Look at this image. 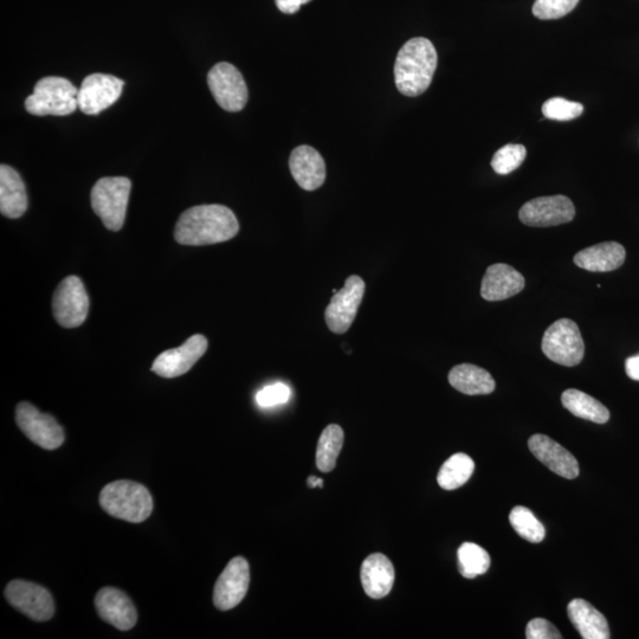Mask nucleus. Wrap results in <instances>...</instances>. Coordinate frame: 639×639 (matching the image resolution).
Wrapping results in <instances>:
<instances>
[{
    "instance_id": "5701e85b",
    "label": "nucleus",
    "mask_w": 639,
    "mask_h": 639,
    "mask_svg": "<svg viewBox=\"0 0 639 639\" xmlns=\"http://www.w3.org/2000/svg\"><path fill=\"white\" fill-rule=\"evenodd\" d=\"M568 618L584 639H609L610 629L603 613L584 599H573L567 606Z\"/></svg>"
},
{
    "instance_id": "39448f33",
    "label": "nucleus",
    "mask_w": 639,
    "mask_h": 639,
    "mask_svg": "<svg viewBox=\"0 0 639 639\" xmlns=\"http://www.w3.org/2000/svg\"><path fill=\"white\" fill-rule=\"evenodd\" d=\"M132 183L126 177L101 178L92 190L93 210L108 230L119 231L125 223Z\"/></svg>"
},
{
    "instance_id": "a878e982",
    "label": "nucleus",
    "mask_w": 639,
    "mask_h": 639,
    "mask_svg": "<svg viewBox=\"0 0 639 639\" xmlns=\"http://www.w3.org/2000/svg\"><path fill=\"white\" fill-rule=\"evenodd\" d=\"M475 462L467 454L458 453L444 462L440 473L437 475V482L444 490H455L466 484L473 476Z\"/></svg>"
},
{
    "instance_id": "9d476101",
    "label": "nucleus",
    "mask_w": 639,
    "mask_h": 639,
    "mask_svg": "<svg viewBox=\"0 0 639 639\" xmlns=\"http://www.w3.org/2000/svg\"><path fill=\"white\" fill-rule=\"evenodd\" d=\"M16 421L24 435L45 450H55L64 443V431L53 416L42 413L30 403H19Z\"/></svg>"
},
{
    "instance_id": "f3484780",
    "label": "nucleus",
    "mask_w": 639,
    "mask_h": 639,
    "mask_svg": "<svg viewBox=\"0 0 639 639\" xmlns=\"http://www.w3.org/2000/svg\"><path fill=\"white\" fill-rule=\"evenodd\" d=\"M529 450L541 463L552 470L554 474L567 480L576 479L579 475V464L570 451L552 438L545 435H534L528 441Z\"/></svg>"
},
{
    "instance_id": "2f4dec72",
    "label": "nucleus",
    "mask_w": 639,
    "mask_h": 639,
    "mask_svg": "<svg viewBox=\"0 0 639 639\" xmlns=\"http://www.w3.org/2000/svg\"><path fill=\"white\" fill-rule=\"evenodd\" d=\"M579 0H535L533 5V15L542 21L563 18L570 14Z\"/></svg>"
},
{
    "instance_id": "2eb2a0df",
    "label": "nucleus",
    "mask_w": 639,
    "mask_h": 639,
    "mask_svg": "<svg viewBox=\"0 0 639 639\" xmlns=\"http://www.w3.org/2000/svg\"><path fill=\"white\" fill-rule=\"evenodd\" d=\"M208 350L204 335H193L180 347L161 353L152 365V371L163 378H177L189 372Z\"/></svg>"
},
{
    "instance_id": "1a4fd4ad",
    "label": "nucleus",
    "mask_w": 639,
    "mask_h": 639,
    "mask_svg": "<svg viewBox=\"0 0 639 639\" xmlns=\"http://www.w3.org/2000/svg\"><path fill=\"white\" fill-rule=\"evenodd\" d=\"M365 282L360 276L352 275L345 287L335 293L325 312L326 324L331 332L344 334L351 328L365 295Z\"/></svg>"
},
{
    "instance_id": "f704fd0d",
    "label": "nucleus",
    "mask_w": 639,
    "mask_h": 639,
    "mask_svg": "<svg viewBox=\"0 0 639 639\" xmlns=\"http://www.w3.org/2000/svg\"><path fill=\"white\" fill-rule=\"evenodd\" d=\"M311 2V0H275L277 9L283 14L294 15L298 12L302 5Z\"/></svg>"
},
{
    "instance_id": "4be33fe9",
    "label": "nucleus",
    "mask_w": 639,
    "mask_h": 639,
    "mask_svg": "<svg viewBox=\"0 0 639 639\" xmlns=\"http://www.w3.org/2000/svg\"><path fill=\"white\" fill-rule=\"evenodd\" d=\"M28 209V196L19 173L8 165L0 166V212L11 219L22 217Z\"/></svg>"
},
{
    "instance_id": "9b49d317",
    "label": "nucleus",
    "mask_w": 639,
    "mask_h": 639,
    "mask_svg": "<svg viewBox=\"0 0 639 639\" xmlns=\"http://www.w3.org/2000/svg\"><path fill=\"white\" fill-rule=\"evenodd\" d=\"M5 597L15 609L36 622H47L54 616L53 596L41 585L14 580L6 586Z\"/></svg>"
},
{
    "instance_id": "f8f14e48",
    "label": "nucleus",
    "mask_w": 639,
    "mask_h": 639,
    "mask_svg": "<svg viewBox=\"0 0 639 639\" xmlns=\"http://www.w3.org/2000/svg\"><path fill=\"white\" fill-rule=\"evenodd\" d=\"M576 216V208L566 196L539 197L522 206L520 221L528 227L548 228L570 223Z\"/></svg>"
},
{
    "instance_id": "20e7f679",
    "label": "nucleus",
    "mask_w": 639,
    "mask_h": 639,
    "mask_svg": "<svg viewBox=\"0 0 639 639\" xmlns=\"http://www.w3.org/2000/svg\"><path fill=\"white\" fill-rule=\"evenodd\" d=\"M76 89L62 77L50 76L37 82L34 94L25 100L27 111L36 116H67L79 109Z\"/></svg>"
},
{
    "instance_id": "7c9ffc66",
    "label": "nucleus",
    "mask_w": 639,
    "mask_h": 639,
    "mask_svg": "<svg viewBox=\"0 0 639 639\" xmlns=\"http://www.w3.org/2000/svg\"><path fill=\"white\" fill-rule=\"evenodd\" d=\"M584 112L582 103L572 102L561 98L547 100L542 106L545 118L557 121H568L579 118Z\"/></svg>"
},
{
    "instance_id": "e433bc0d",
    "label": "nucleus",
    "mask_w": 639,
    "mask_h": 639,
    "mask_svg": "<svg viewBox=\"0 0 639 639\" xmlns=\"http://www.w3.org/2000/svg\"><path fill=\"white\" fill-rule=\"evenodd\" d=\"M308 487H311V488H322V487H324V480L319 479V477L309 476Z\"/></svg>"
},
{
    "instance_id": "7ed1b4c3",
    "label": "nucleus",
    "mask_w": 639,
    "mask_h": 639,
    "mask_svg": "<svg viewBox=\"0 0 639 639\" xmlns=\"http://www.w3.org/2000/svg\"><path fill=\"white\" fill-rule=\"evenodd\" d=\"M103 511L116 519L140 524L153 511V499L147 488L133 481H115L107 484L100 494Z\"/></svg>"
},
{
    "instance_id": "c85d7f7f",
    "label": "nucleus",
    "mask_w": 639,
    "mask_h": 639,
    "mask_svg": "<svg viewBox=\"0 0 639 639\" xmlns=\"http://www.w3.org/2000/svg\"><path fill=\"white\" fill-rule=\"evenodd\" d=\"M509 521L514 528V531L520 535L522 539H525L533 544H539L545 539L546 529L541 522L535 518L532 511H529L526 507H515L511 514H509Z\"/></svg>"
},
{
    "instance_id": "f257e3e1",
    "label": "nucleus",
    "mask_w": 639,
    "mask_h": 639,
    "mask_svg": "<svg viewBox=\"0 0 639 639\" xmlns=\"http://www.w3.org/2000/svg\"><path fill=\"white\" fill-rule=\"evenodd\" d=\"M240 231L235 213L227 206L198 205L179 217L174 238L179 244L202 247L232 240Z\"/></svg>"
},
{
    "instance_id": "b1692460",
    "label": "nucleus",
    "mask_w": 639,
    "mask_h": 639,
    "mask_svg": "<svg viewBox=\"0 0 639 639\" xmlns=\"http://www.w3.org/2000/svg\"><path fill=\"white\" fill-rule=\"evenodd\" d=\"M449 383L454 389L468 396L489 395L495 390L492 374L471 364L455 366L449 373Z\"/></svg>"
},
{
    "instance_id": "6e6552de",
    "label": "nucleus",
    "mask_w": 639,
    "mask_h": 639,
    "mask_svg": "<svg viewBox=\"0 0 639 639\" xmlns=\"http://www.w3.org/2000/svg\"><path fill=\"white\" fill-rule=\"evenodd\" d=\"M89 311V298L85 284L80 277L68 276L54 294L53 312L64 328L79 327L86 321Z\"/></svg>"
},
{
    "instance_id": "dca6fc26",
    "label": "nucleus",
    "mask_w": 639,
    "mask_h": 639,
    "mask_svg": "<svg viewBox=\"0 0 639 639\" xmlns=\"http://www.w3.org/2000/svg\"><path fill=\"white\" fill-rule=\"evenodd\" d=\"M95 606L103 621L112 624L116 629L128 631L137 624L138 613L132 600L114 587L100 590L95 598Z\"/></svg>"
},
{
    "instance_id": "6ab92c4d",
    "label": "nucleus",
    "mask_w": 639,
    "mask_h": 639,
    "mask_svg": "<svg viewBox=\"0 0 639 639\" xmlns=\"http://www.w3.org/2000/svg\"><path fill=\"white\" fill-rule=\"evenodd\" d=\"M525 288V277L505 263L490 266L481 284V296L487 301H502L518 295Z\"/></svg>"
},
{
    "instance_id": "ddd939ff",
    "label": "nucleus",
    "mask_w": 639,
    "mask_h": 639,
    "mask_svg": "<svg viewBox=\"0 0 639 639\" xmlns=\"http://www.w3.org/2000/svg\"><path fill=\"white\" fill-rule=\"evenodd\" d=\"M124 87L125 82L113 75H89L77 94L79 109L87 115H98L120 99Z\"/></svg>"
},
{
    "instance_id": "a211bd4d",
    "label": "nucleus",
    "mask_w": 639,
    "mask_h": 639,
    "mask_svg": "<svg viewBox=\"0 0 639 639\" xmlns=\"http://www.w3.org/2000/svg\"><path fill=\"white\" fill-rule=\"evenodd\" d=\"M289 167L295 182L303 190L315 191L325 183V160L311 146L302 145L296 147L290 154Z\"/></svg>"
},
{
    "instance_id": "0eeeda50",
    "label": "nucleus",
    "mask_w": 639,
    "mask_h": 639,
    "mask_svg": "<svg viewBox=\"0 0 639 639\" xmlns=\"http://www.w3.org/2000/svg\"><path fill=\"white\" fill-rule=\"evenodd\" d=\"M208 85L219 107L227 112H241L248 102V87L241 71L228 62L216 64L209 71Z\"/></svg>"
},
{
    "instance_id": "393cba45",
    "label": "nucleus",
    "mask_w": 639,
    "mask_h": 639,
    "mask_svg": "<svg viewBox=\"0 0 639 639\" xmlns=\"http://www.w3.org/2000/svg\"><path fill=\"white\" fill-rule=\"evenodd\" d=\"M561 403L572 415L597 424L609 422L610 412L596 398L579 390H567L561 396Z\"/></svg>"
},
{
    "instance_id": "4468645a",
    "label": "nucleus",
    "mask_w": 639,
    "mask_h": 639,
    "mask_svg": "<svg viewBox=\"0 0 639 639\" xmlns=\"http://www.w3.org/2000/svg\"><path fill=\"white\" fill-rule=\"evenodd\" d=\"M250 584V568L248 561L242 557L230 560L223 573L219 576L213 603L218 610L228 611L236 608L247 595Z\"/></svg>"
},
{
    "instance_id": "473e14b6",
    "label": "nucleus",
    "mask_w": 639,
    "mask_h": 639,
    "mask_svg": "<svg viewBox=\"0 0 639 639\" xmlns=\"http://www.w3.org/2000/svg\"><path fill=\"white\" fill-rule=\"evenodd\" d=\"M292 395L289 386L283 383H276L264 387L257 393V404L261 408H273V406L286 404Z\"/></svg>"
},
{
    "instance_id": "c756f323",
    "label": "nucleus",
    "mask_w": 639,
    "mask_h": 639,
    "mask_svg": "<svg viewBox=\"0 0 639 639\" xmlns=\"http://www.w3.org/2000/svg\"><path fill=\"white\" fill-rule=\"evenodd\" d=\"M527 151L526 147L522 145H506L500 148L495 153L492 160L493 170L501 176L512 173L516 169H519L524 160L526 159Z\"/></svg>"
},
{
    "instance_id": "cd10ccee",
    "label": "nucleus",
    "mask_w": 639,
    "mask_h": 639,
    "mask_svg": "<svg viewBox=\"0 0 639 639\" xmlns=\"http://www.w3.org/2000/svg\"><path fill=\"white\" fill-rule=\"evenodd\" d=\"M457 557L458 567H460L458 570L467 579L482 576L489 570L490 563H492L488 552L473 542H464L458 548Z\"/></svg>"
},
{
    "instance_id": "f03ea898",
    "label": "nucleus",
    "mask_w": 639,
    "mask_h": 639,
    "mask_svg": "<svg viewBox=\"0 0 639 639\" xmlns=\"http://www.w3.org/2000/svg\"><path fill=\"white\" fill-rule=\"evenodd\" d=\"M437 51L428 38L416 37L399 50L395 64L396 86L410 98L428 90L437 68Z\"/></svg>"
},
{
    "instance_id": "72a5a7b5",
    "label": "nucleus",
    "mask_w": 639,
    "mask_h": 639,
    "mask_svg": "<svg viewBox=\"0 0 639 639\" xmlns=\"http://www.w3.org/2000/svg\"><path fill=\"white\" fill-rule=\"evenodd\" d=\"M527 639H561L563 636L557 628L547 619L535 618L527 624Z\"/></svg>"
},
{
    "instance_id": "aec40b11",
    "label": "nucleus",
    "mask_w": 639,
    "mask_h": 639,
    "mask_svg": "<svg viewBox=\"0 0 639 639\" xmlns=\"http://www.w3.org/2000/svg\"><path fill=\"white\" fill-rule=\"evenodd\" d=\"M360 578L367 596L382 599L389 595L395 584V567L384 554H372L361 565Z\"/></svg>"
},
{
    "instance_id": "bb28decb",
    "label": "nucleus",
    "mask_w": 639,
    "mask_h": 639,
    "mask_svg": "<svg viewBox=\"0 0 639 639\" xmlns=\"http://www.w3.org/2000/svg\"><path fill=\"white\" fill-rule=\"evenodd\" d=\"M344 437V430L337 424L328 425L322 431L318 450H316V466L322 473H329L337 466V460L344 445Z\"/></svg>"
},
{
    "instance_id": "c9c22d12",
    "label": "nucleus",
    "mask_w": 639,
    "mask_h": 639,
    "mask_svg": "<svg viewBox=\"0 0 639 639\" xmlns=\"http://www.w3.org/2000/svg\"><path fill=\"white\" fill-rule=\"evenodd\" d=\"M625 371L629 378L639 382V354L625 361Z\"/></svg>"
},
{
    "instance_id": "412c9836",
    "label": "nucleus",
    "mask_w": 639,
    "mask_h": 639,
    "mask_svg": "<svg viewBox=\"0 0 639 639\" xmlns=\"http://www.w3.org/2000/svg\"><path fill=\"white\" fill-rule=\"evenodd\" d=\"M626 253L622 244L605 242L586 248L574 256L579 268L593 273H608L623 266Z\"/></svg>"
},
{
    "instance_id": "423d86ee",
    "label": "nucleus",
    "mask_w": 639,
    "mask_h": 639,
    "mask_svg": "<svg viewBox=\"0 0 639 639\" xmlns=\"http://www.w3.org/2000/svg\"><path fill=\"white\" fill-rule=\"evenodd\" d=\"M541 348L548 359L567 367L582 363L585 354L582 333L570 319H560L548 327Z\"/></svg>"
}]
</instances>
